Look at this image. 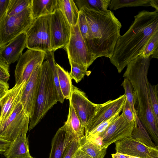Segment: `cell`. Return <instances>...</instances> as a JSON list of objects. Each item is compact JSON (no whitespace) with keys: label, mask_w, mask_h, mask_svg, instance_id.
Segmentation results:
<instances>
[{"label":"cell","mask_w":158,"mask_h":158,"mask_svg":"<svg viewBox=\"0 0 158 158\" xmlns=\"http://www.w3.org/2000/svg\"><path fill=\"white\" fill-rule=\"evenodd\" d=\"M122 110V114L128 122H132L136 120L133 110L126 98Z\"/></svg>","instance_id":"8d00e7d4"},{"label":"cell","mask_w":158,"mask_h":158,"mask_svg":"<svg viewBox=\"0 0 158 158\" xmlns=\"http://www.w3.org/2000/svg\"><path fill=\"white\" fill-rule=\"evenodd\" d=\"M64 48L69 61L84 65L88 68L96 59L87 48L77 24L75 26H71L69 41Z\"/></svg>","instance_id":"ba28073f"},{"label":"cell","mask_w":158,"mask_h":158,"mask_svg":"<svg viewBox=\"0 0 158 158\" xmlns=\"http://www.w3.org/2000/svg\"><path fill=\"white\" fill-rule=\"evenodd\" d=\"M10 0H0V21L6 13Z\"/></svg>","instance_id":"f35d334b"},{"label":"cell","mask_w":158,"mask_h":158,"mask_svg":"<svg viewBox=\"0 0 158 158\" xmlns=\"http://www.w3.org/2000/svg\"><path fill=\"white\" fill-rule=\"evenodd\" d=\"M26 82L15 84L11 89H9L0 100L1 112L0 124L5 121L11 115L17 103L20 102L23 89Z\"/></svg>","instance_id":"ac0fdd59"},{"label":"cell","mask_w":158,"mask_h":158,"mask_svg":"<svg viewBox=\"0 0 158 158\" xmlns=\"http://www.w3.org/2000/svg\"><path fill=\"white\" fill-rule=\"evenodd\" d=\"M121 85L125 91L126 99L132 108L135 116L136 119L138 118L137 116L135 106V96L133 88L130 81L127 78H124Z\"/></svg>","instance_id":"4dcf8cb0"},{"label":"cell","mask_w":158,"mask_h":158,"mask_svg":"<svg viewBox=\"0 0 158 158\" xmlns=\"http://www.w3.org/2000/svg\"><path fill=\"white\" fill-rule=\"evenodd\" d=\"M120 112H117L109 119L102 122L86 136L93 137H97L117 118Z\"/></svg>","instance_id":"d6a6232c"},{"label":"cell","mask_w":158,"mask_h":158,"mask_svg":"<svg viewBox=\"0 0 158 158\" xmlns=\"http://www.w3.org/2000/svg\"><path fill=\"white\" fill-rule=\"evenodd\" d=\"M60 87L65 99L69 100L72 89V79L69 73L56 63Z\"/></svg>","instance_id":"cb8c5ba5"},{"label":"cell","mask_w":158,"mask_h":158,"mask_svg":"<svg viewBox=\"0 0 158 158\" xmlns=\"http://www.w3.org/2000/svg\"><path fill=\"white\" fill-rule=\"evenodd\" d=\"M12 142L0 138V153H3L11 145Z\"/></svg>","instance_id":"ab89813d"},{"label":"cell","mask_w":158,"mask_h":158,"mask_svg":"<svg viewBox=\"0 0 158 158\" xmlns=\"http://www.w3.org/2000/svg\"><path fill=\"white\" fill-rule=\"evenodd\" d=\"M50 15L35 19L26 32V48L46 53L52 51L50 37Z\"/></svg>","instance_id":"8992f818"},{"label":"cell","mask_w":158,"mask_h":158,"mask_svg":"<svg viewBox=\"0 0 158 158\" xmlns=\"http://www.w3.org/2000/svg\"><path fill=\"white\" fill-rule=\"evenodd\" d=\"M148 158H158V148L155 149Z\"/></svg>","instance_id":"ee69618b"},{"label":"cell","mask_w":158,"mask_h":158,"mask_svg":"<svg viewBox=\"0 0 158 158\" xmlns=\"http://www.w3.org/2000/svg\"><path fill=\"white\" fill-rule=\"evenodd\" d=\"M158 85H152L149 82L148 89L150 103L155 119L158 123Z\"/></svg>","instance_id":"1f68e13d"},{"label":"cell","mask_w":158,"mask_h":158,"mask_svg":"<svg viewBox=\"0 0 158 158\" xmlns=\"http://www.w3.org/2000/svg\"><path fill=\"white\" fill-rule=\"evenodd\" d=\"M66 122L70 127L78 141L84 137L85 128L70 102L69 114Z\"/></svg>","instance_id":"d4e9b609"},{"label":"cell","mask_w":158,"mask_h":158,"mask_svg":"<svg viewBox=\"0 0 158 158\" xmlns=\"http://www.w3.org/2000/svg\"><path fill=\"white\" fill-rule=\"evenodd\" d=\"M59 9L72 26L76 25L79 10L73 0H58Z\"/></svg>","instance_id":"7402d4cb"},{"label":"cell","mask_w":158,"mask_h":158,"mask_svg":"<svg viewBox=\"0 0 158 158\" xmlns=\"http://www.w3.org/2000/svg\"><path fill=\"white\" fill-rule=\"evenodd\" d=\"M30 118L22 103L18 102L10 116L0 124V138L12 142L29 130Z\"/></svg>","instance_id":"52a82bcc"},{"label":"cell","mask_w":158,"mask_h":158,"mask_svg":"<svg viewBox=\"0 0 158 158\" xmlns=\"http://www.w3.org/2000/svg\"><path fill=\"white\" fill-rule=\"evenodd\" d=\"M135 121L128 122L122 114L97 137L87 136L107 148L114 142L123 138L131 136Z\"/></svg>","instance_id":"9c48e42d"},{"label":"cell","mask_w":158,"mask_h":158,"mask_svg":"<svg viewBox=\"0 0 158 158\" xmlns=\"http://www.w3.org/2000/svg\"><path fill=\"white\" fill-rule=\"evenodd\" d=\"M32 0H10L6 13L8 16L20 13L31 6Z\"/></svg>","instance_id":"83f0119b"},{"label":"cell","mask_w":158,"mask_h":158,"mask_svg":"<svg viewBox=\"0 0 158 158\" xmlns=\"http://www.w3.org/2000/svg\"><path fill=\"white\" fill-rule=\"evenodd\" d=\"M79 148V141L76 138L68 145L64 153L62 158H72Z\"/></svg>","instance_id":"d590c367"},{"label":"cell","mask_w":158,"mask_h":158,"mask_svg":"<svg viewBox=\"0 0 158 158\" xmlns=\"http://www.w3.org/2000/svg\"><path fill=\"white\" fill-rule=\"evenodd\" d=\"M150 57L144 58L139 55L131 60L127 64L123 77L130 81L133 88L135 96V108L138 119L157 145L158 123L150 103L147 76Z\"/></svg>","instance_id":"3957f363"},{"label":"cell","mask_w":158,"mask_h":158,"mask_svg":"<svg viewBox=\"0 0 158 158\" xmlns=\"http://www.w3.org/2000/svg\"><path fill=\"white\" fill-rule=\"evenodd\" d=\"M42 64L37 65L24 86L20 98L22 104L30 118L32 116L41 79Z\"/></svg>","instance_id":"7c38bea8"},{"label":"cell","mask_w":158,"mask_h":158,"mask_svg":"<svg viewBox=\"0 0 158 158\" xmlns=\"http://www.w3.org/2000/svg\"><path fill=\"white\" fill-rule=\"evenodd\" d=\"M131 137L149 147L155 148L157 146L152 142L147 131L138 118L135 122Z\"/></svg>","instance_id":"484cf974"},{"label":"cell","mask_w":158,"mask_h":158,"mask_svg":"<svg viewBox=\"0 0 158 158\" xmlns=\"http://www.w3.org/2000/svg\"><path fill=\"white\" fill-rule=\"evenodd\" d=\"M1 106L0 105V114H1Z\"/></svg>","instance_id":"bcb514c9"},{"label":"cell","mask_w":158,"mask_h":158,"mask_svg":"<svg viewBox=\"0 0 158 158\" xmlns=\"http://www.w3.org/2000/svg\"><path fill=\"white\" fill-rule=\"evenodd\" d=\"M152 57L158 59V49L156 50L151 55Z\"/></svg>","instance_id":"f6af8a7d"},{"label":"cell","mask_w":158,"mask_h":158,"mask_svg":"<svg viewBox=\"0 0 158 158\" xmlns=\"http://www.w3.org/2000/svg\"><path fill=\"white\" fill-rule=\"evenodd\" d=\"M89 31V37L85 42L90 52L97 58L112 56L117 41L120 35L121 22L110 10L97 11L82 7Z\"/></svg>","instance_id":"7a4b0ae2"},{"label":"cell","mask_w":158,"mask_h":158,"mask_svg":"<svg viewBox=\"0 0 158 158\" xmlns=\"http://www.w3.org/2000/svg\"><path fill=\"white\" fill-rule=\"evenodd\" d=\"M72 158H93L81 150L80 148L78 149Z\"/></svg>","instance_id":"b9f144b4"},{"label":"cell","mask_w":158,"mask_h":158,"mask_svg":"<svg viewBox=\"0 0 158 158\" xmlns=\"http://www.w3.org/2000/svg\"><path fill=\"white\" fill-rule=\"evenodd\" d=\"M74 2L79 10L82 7L97 11L107 10L111 0H75Z\"/></svg>","instance_id":"4316f807"},{"label":"cell","mask_w":158,"mask_h":158,"mask_svg":"<svg viewBox=\"0 0 158 158\" xmlns=\"http://www.w3.org/2000/svg\"><path fill=\"white\" fill-rule=\"evenodd\" d=\"M10 77L9 65L0 58V80L8 83Z\"/></svg>","instance_id":"74e56055"},{"label":"cell","mask_w":158,"mask_h":158,"mask_svg":"<svg viewBox=\"0 0 158 158\" xmlns=\"http://www.w3.org/2000/svg\"><path fill=\"white\" fill-rule=\"evenodd\" d=\"M69 62L71 67L69 74L72 79L76 83L80 81L85 75L88 76L90 74V72L87 71V67L71 61Z\"/></svg>","instance_id":"f546056e"},{"label":"cell","mask_w":158,"mask_h":158,"mask_svg":"<svg viewBox=\"0 0 158 158\" xmlns=\"http://www.w3.org/2000/svg\"><path fill=\"white\" fill-rule=\"evenodd\" d=\"M25 132L18 137L3 153L6 158H28L31 155Z\"/></svg>","instance_id":"d6986e66"},{"label":"cell","mask_w":158,"mask_h":158,"mask_svg":"<svg viewBox=\"0 0 158 158\" xmlns=\"http://www.w3.org/2000/svg\"><path fill=\"white\" fill-rule=\"evenodd\" d=\"M158 49V31L149 40L142 53L140 55L144 58L150 56Z\"/></svg>","instance_id":"836d02e7"},{"label":"cell","mask_w":158,"mask_h":158,"mask_svg":"<svg viewBox=\"0 0 158 158\" xmlns=\"http://www.w3.org/2000/svg\"><path fill=\"white\" fill-rule=\"evenodd\" d=\"M58 102L52 69L46 60L41 65L40 86L33 114L30 118L29 130L33 129Z\"/></svg>","instance_id":"277c9868"},{"label":"cell","mask_w":158,"mask_h":158,"mask_svg":"<svg viewBox=\"0 0 158 158\" xmlns=\"http://www.w3.org/2000/svg\"><path fill=\"white\" fill-rule=\"evenodd\" d=\"M27 36L23 33L0 49V58L9 65L18 60L26 48Z\"/></svg>","instance_id":"e0dca14e"},{"label":"cell","mask_w":158,"mask_h":158,"mask_svg":"<svg viewBox=\"0 0 158 158\" xmlns=\"http://www.w3.org/2000/svg\"><path fill=\"white\" fill-rule=\"evenodd\" d=\"M77 24L81 35L85 42H86L89 37V28L85 15L80 11Z\"/></svg>","instance_id":"e575fe53"},{"label":"cell","mask_w":158,"mask_h":158,"mask_svg":"<svg viewBox=\"0 0 158 158\" xmlns=\"http://www.w3.org/2000/svg\"><path fill=\"white\" fill-rule=\"evenodd\" d=\"M116 152L141 158H148L156 148L148 147L131 136L126 137L115 142Z\"/></svg>","instance_id":"9a60e30c"},{"label":"cell","mask_w":158,"mask_h":158,"mask_svg":"<svg viewBox=\"0 0 158 158\" xmlns=\"http://www.w3.org/2000/svg\"><path fill=\"white\" fill-rule=\"evenodd\" d=\"M31 7L34 20L42 16L51 15L59 9L58 0H32Z\"/></svg>","instance_id":"ffe728a7"},{"label":"cell","mask_w":158,"mask_h":158,"mask_svg":"<svg viewBox=\"0 0 158 158\" xmlns=\"http://www.w3.org/2000/svg\"><path fill=\"white\" fill-rule=\"evenodd\" d=\"M54 53V52H51L46 53L45 58L49 64L52 69L54 84L56 90L58 101L63 104L65 99L62 94L60 87Z\"/></svg>","instance_id":"f1b7e54d"},{"label":"cell","mask_w":158,"mask_h":158,"mask_svg":"<svg viewBox=\"0 0 158 158\" xmlns=\"http://www.w3.org/2000/svg\"><path fill=\"white\" fill-rule=\"evenodd\" d=\"M80 149L93 158H104L107 148L85 135L78 141Z\"/></svg>","instance_id":"44dd1931"},{"label":"cell","mask_w":158,"mask_h":158,"mask_svg":"<svg viewBox=\"0 0 158 158\" xmlns=\"http://www.w3.org/2000/svg\"><path fill=\"white\" fill-rule=\"evenodd\" d=\"M151 6L158 10V0H111L108 7L111 10H116L125 7Z\"/></svg>","instance_id":"603a6c76"},{"label":"cell","mask_w":158,"mask_h":158,"mask_svg":"<svg viewBox=\"0 0 158 158\" xmlns=\"http://www.w3.org/2000/svg\"><path fill=\"white\" fill-rule=\"evenodd\" d=\"M69 100L85 129L94 115L97 104L91 102L83 91L73 85Z\"/></svg>","instance_id":"5bb4252c"},{"label":"cell","mask_w":158,"mask_h":158,"mask_svg":"<svg viewBox=\"0 0 158 158\" xmlns=\"http://www.w3.org/2000/svg\"><path fill=\"white\" fill-rule=\"evenodd\" d=\"M76 138L70 127L65 122L64 125L57 130L52 139L49 158H62L68 145Z\"/></svg>","instance_id":"2e32d148"},{"label":"cell","mask_w":158,"mask_h":158,"mask_svg":"<svg viewBox=\"0 0 158 158\" xmlns=\"http://www.w3.org/2000/svg\"><path fill=\"white\" fill-rule=\"evenodd\" d=\"M158 31V10H143L134 16L128 30L118 38L110 62L122 72L127 64L143 52L152 37Z\"/></svg>","instance_id":"6da1fadb"},{"label":"cell","mask_w":158,"mask_h":158,"mask_svg":"<svg viewBox=\"0 0 158 158\" xmlns=\"http://www.w3.org/2000/svg\"><path fill=\"white\" fill-rule=\"evenodd\" d=\"M9 84L0 80V100L9 90Z\"/></svg>","instance_id":"60d3db41"},{"label":"cell","mask_w":158,"mask_h":158,"mask_svg":"<svg viewBox=\"0 0 158 158\" xmlns=\"http://www.w3.org/2000/svg\"><path fill=\"white\" fill-rule=\"evenodd\" d=\"M71 26L61 10H56L50 16V37L52 51L64 48L69 43Z\"/></svg>","instance_id":"30bf717a"},{"label":"cell","mask_w":158,"mask_h":158,"mask_svg":"<svg viewBox=\"0 0 158 158\" xmlns=\"http://www.w3.org/2000/svg\"><path fill=\"white\" fill-rule=\"evenodd\" d=\"M34 21L31 6L14 15L5 14L0 21V49L20 34L26 32Z\"/></svg>","instance_id":"5b68a950"},{"label":"cell","mask_w":158,"mask_h":158,"mask_svg":"<svg viewBox=\"0 0 158 158\" xmlns=\"http://www.w3.org/2000/svg\"><path fill=\"white\" fill-rule=\"evenodd\" d=\"M125 100V94L113 100H110L101 104H97L93 118L85 129V135L118 112H121Z\"/></svg>","instance_id":"4fadbf2b"},{"label":"cell","mask_w":158,"mask_h":158,"mask_svg":"<svg viewBox=\"0 0 158 158\" xmlns=\"http://www.w3.org/2000/svg\"><path fill=\"white\" fill-rule=\"evenodd\" d=\"M111 155L112 158H141L117 152Z\"/></svg>","instance_id":"7bdbcfd3"},{"label":"cell","mask_w":158,"mask_h":158,"mask_svg":"<svg viewBox=\"0 0 158 158\" xmlns=\"http://www.w3.org/2000/svg\"><path fill=\"white\" fill-rule=\"evenodd\" d=\"M46 53L41 51L27 49L18 60L15 71V84L26 82L36 66L42 64Z\"/></svg>","instance_id":"8fae6325"},{"label":"cell","mask_w":158,"mask_h":158,"mask_svg":"<svg viewBox=\"0 0 158 158\" xmlns=\"http://www.w3.org/2000/svg\"><path fill=\"white\" fill-rule=\"evenodd\" d=\"M28 158H35L32 157L31 156Z\"/></svg>","instance_id":"7dc6e473"}]
</instances>
